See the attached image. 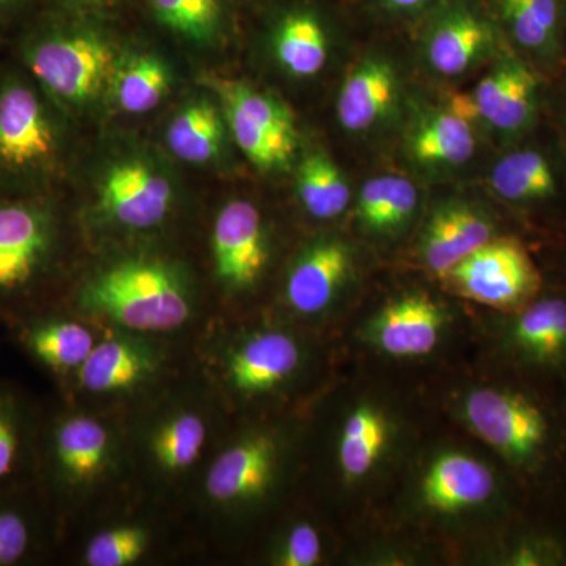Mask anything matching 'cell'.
Returning <instances> with one entry per match:
<instances>
[{"mask_svg":"<svg viewBox=\"0 0 566 566\" xmlns=\"http://www.w3.org/2000/svg\"><path fill=\"white\" fill-rule=\"evenodd\" d=\"M59 304L107 329L172 340L196 334L208 319L202 318L191 273L163 256L132 255L106 263Z\"/></svg>","mask_w":566,"mask_h":566,"instance_id":"3","label":"cell"},{"mask_svg":"<svg viewBox=\"0 0 566 566\" xmlns=\"http://www.w3.org/2000/svg\"><path fill=\"white\" fill-rule=\"evenodd\" d=\"M285 444L281 431L252 427L227 431L196 480L182 516L208 545L226 538L273 495Z\"/></svg>","mask_w":566,"mask_h":566,"instance_id":"4","label":"cell"},{"mask_svg":"<svg viewBox=\"0 0 566 566\" xmlns=\"http://www.w3.org/2000/svg\"><path fill=\"white\" fill-rule=\"evenodd\" d=\"M474 150L471 122L450 109L420 123L409 139V151L416 161L431 166H458L469 161Z\"/></svg>","mask_w":566,"mask_h":566,"instance_id":"28","label":"cell"},{"mask_svg":"<svg viewBox=\"0 0 566 566\" xmlns=\"http://www.w3.org/2000/svg\"><path fill=\"white\" fill-rule=\"evenodd\" d=\"M428 2H430V0H386L387 6L397 10L419 9V7Z\"/></svg>","mask_w":566,"mask_h":566,"instance_id":"38","label":"cell"},{"mask_svg":"<svg viewBox=\"0 0 566 566\" xmlns=\"http://www.w3.org/2000/svg\"><path fill=\"white\" fill-rule=\"evenodd\" d=\"M446 316L430 297L409 294L386 305L371 322L370 335L379 349L395 357L427 356L441 338Z\"/></svg>","mask_w":566,"mask_h":566,"instance_id":"21","label":"cell"},{"mask_svg":"<svg viewBox=\"0 0 566 566\" xmlns=\"http://www.w3.org/2000/svg\"><path fill=\"white\" fill-rule=\"evenodd\" d=\"M387 441V423L381 412L360 406L346 419L338 441V464L348 482L371 471Z\"/></svg>","mask_w":566,"mask_h":566,"instance_id":"33","label":"cell"},{"mask_svg":"<svg viewBox=\"0 0 566 566\" xmlns=\"http://www.w3.org/2000/svg\"><path fill=\"white\" fill-rule=\"evenodd\" d=\"M419 202V192L408 178L381 175L363 186L357 200L360 222L374 232H390L409 221Z\"/></svg>","mask_w":566,"mask_h":566,"instance_id":"32","label":"cell"},{"mask_svg":"<svg viewBox=\"0 0 566 566\" xmlns=\"http://www.w3.org/2000/svg\"><path fill=\"white\" fill-rule=\"evenodd\" d=\"M21 0H0V11L13 9Z\"/></svg>","mask_w":566,"mask_h":566,"instance_id":"40","label":"cell"},{"mask_svg":"<svg viewBox=\"0 0 566 566\" xmlns=\"http://www.w3.org/2000/svg\"><path fill=\"white\" fill-rule=\"evenodd\" d=\"M510 35L523 50L551 55L560 44L565 0H497Z\"/></svg>","mask_w":566,"mask_h":566,"instance_id":"26","label":"cell"},{"mask_svg":"<svg viewBox=\"0 0 566 566\" xmlns=\"http://www.w3.org/2000/svg\"><path fill=\"white\" fill-rule=\"evenodd\" d=\"M57 150V132L35 88L17 77L0 84V172H44Z\"/></svg>","mask_w":566,"mask_h":566,"instance_id":"15","label":"cell"},{"mask_svg":"<svg viewBox=\"0 0 566 566\" xmlns=\"http://www.w3.org/2000/svg\"><path fill=\"white\" fill-rule=\"evenodd\" d=\"M212 274L226 296L251 292L270 263V240L262 212L244 199L222 205L211 227Z\"/></svg>","mask_w":566,"mask_h":566,"instance_id":"14","label":"cell"},{"mask_svg":"<svg viewBox=\"0 0 566 566\" xmlns=\"http://www.w3.org/2000/svg\"><path fill=\"white\" fill-rule=\"evenodd\" d=\"M43 403L0 379V490L35 483Z\"/></svg>","mask_w":566,"mask_h":566,"instance_id":"19","label":"cell"},{"mask_svg":"<svg viewBox=\"0 0 566 566\" xmlns=\"http://www.w3.org/2000/svg\"><path fill=\"white\" fill-rule=\"evenodd\" d=\"M14 345L59 387L76 374L102 340L106 327L65 305L54 304L6 327Z\"/></svg>","mask_w":566,"mask_h":566,"instance_id":"12","label":"cell"},{"mask_svg":"<svg viewBox=\"0 0 566 566\" xmlns=\"http://www.w3.org/2000/svg\"><path fill=\"white\" fill-rule=\"evenodd\" d=\"M493 472L464 453L436 458L422 482L424 502L438 512H458L485 504L494 493Z\"/></svg>","mask_w":566,"mask_h":566,"instance_id":"23","label":"cell"},{"mask_svg":"<svg viewBox=\"0 0 566 566\" xmlns=\"http://www.w3.org/2000/svg\"><path fill=\"white\" fill-rule=\"evenodd\" d=\"M70 2L81 3V6L104 7L114 6L117 0H70Z\"/></svg>","mask_w":566,"mask_h":566,"instance_id":"39","label":"cell"},{"mask_svg":"<svg viewBox=\"0 0 566 566\" xmlns=\"http://www.w3.org/2000/svg\"><path fill=\"white\" fill-rule=\"evenodd\" d=\"M491 238L493 227L485 216L465 205H449L439 208L428 222L422 256L431 271L444 277Z\"/></svg>","mask_w":566,"mask_h":566,"instance_id":"22","label":"cell"},{"mask_svg":"<svg viewBox=\"0 0 566 566\" xmlns=\"http://www.w3.org/2000/svg\"><path fill=\"white\" fill-rule=\"evenodd\" d=\"M208 84L218 93L230 133L245 158L264 172L286 169L297 150L292 111L244 82L208 77Z\"/></svg>","mask_w":566,"mask_h":566,"instance_id":"10","label":"cell"},{"mask_svg":"<svg viewBox=\"0 0 566 566\" xmlns=\"http://www.w3.org/2000/svg\"><path fill=\"white\" fill-rule=\"evenodd\" d=\"M538 82L531 69L516 59H505L486 74L471 93L455 95L449 109L471 122L488 123L497 132L516 136L535 120Z\"/></svg>","mask_w":566,"mask_h":566,"instance_id":"16","label":"cell"},{"mask_svg":"<svg viewBox=\"0 0 566 566\" xmlns=\"http://www.w3.org/2000/svg\"><path fill=\"white\" fill-rule=\"evenodd\" d=\"M189 360L227 408L262 400L292 385L303 370L305 352L289 331L237 333L208 318L193 335Z\"/></svg>","mask_w":566,"mask_h":566,"instance_id":"5","label":"cell"},{"mask_svg":"<svg viewBox=\"0 0 566 566\" xmlns=\"http://www.w3.org/2000/svg\"><path fill=\"white\" fill-rule=\"evenodd\" d=\"M491 186L509 202H538L557 192V175L542 151L526 148L510 153L495 164Z\"/></svg>","mask_w":566,"mask_h":566,"instance_id":"30","label":"cell"},{"mask_svg":"<svg viewBox=\"0 0 566 566\" xmlns=\"http://www.w3.org/2000/svg\"><path fill=\"white\" fill-rule=\"evenodd\" d=\"M274 51L283 69L296 77H314L329 57L322 22L307 11L286 14L274 36Z\"/></svg>","mask_w":566,"mask_h":566,"instance_id":"29","label":"cell"},{"mask_svg":"<svg viewBox=\"0 0 566 566\" xmlns=\"http://www.w3.org/2000/svg\"><path fill=\"white\" fill-rule=\"evenodd\" d=\"M35 486L61 546L85 521L136 495L123 416L63 397L43 403Z\"/></svg>","mask_w":566,"mask_h":566,"instance_id":"1","label":"cell"},{"mask_svg":"<svg viewBox=\"0 0 566 566\" xmlns=\"http://www.w3.org/2000/svg\"><path fill=\"white\" fill-rule=\"evenodd\" d=\"M464 411L479 438L517 463L531 461L545 444V416L521 395L474 390L469 394Z\"/></svg>","mask_w":566,"mask_h":566,"instance_id":"17","label":"cell"},{"mask_svg":"<svg viewBox=\"0 0 566 566\" xmlns=\"http://www.w3.org/2000/svg\"><path fill=\"white\" fill-rule=\"evenodd\" d=\"M223 140L221 111L208 99L182 107L167 128V145L181 161L207 164L218 158Z\"/></svg>","mask_w":566,"mask_h":566,"instance_id":"27","label":"cell"},{"mask_svg":"<svg viewBox=\"0 0 566 566\" xmlns=\"http://www.w3.org/2000/svg\"><path fill=\"white\" fill-rule=\"evenodd\" d=\"M169 70L158 57L139 55L117 69L114 76L115 102L128 114H145L166 98L170 91Z\"/></svg>","mask_w":566,"mask_h":566,"instance_id":"34","label":"cell"},{"mask_svg":"<svg viewBox=\"0 0 566 566\" xmlns=\"http://www.w3.org/2000/svg\"><path fill=\"white\" fill-rule=\"evenodd\" d=\"M61 535L33 485L0 490V566H36L57 558Z\"/></svg>","mask_w":566,"mask_h":566,"instance_id":"18","label":"cell"},{"mask_svg":"<svg viewBox=\"0 0 566 566\" xmlns=\"http://www.w3.org/2000/svg\"><path fill=\"white\" fill-rule=\"evenodd\" d=\"M444 279L460 296L494 308L517 307L539 289L531 255L512 238H491Z\"/></svg>","mask_w":566,"mask_h":566,"instance_id":"13","label":"cell"},{"mask_svg":"<svg viewBox=\"0 0 566 566\" xmlns=\"http://www.w3.org/2000/svg\"><path fill=\"white\" fill-rule=\"evenodd\" d=\"M151 6L166 28L196 43L212 40L221 24L219 0H151Z\"/></svg>","mask_w":566,"mask_h":566,"instance_id":"36","label":"cell"},{"mask_svg":"<svg viewBox=\"0 0 566 566\" xmlns=\"http://www.w3.org/2000/svg\"><path fill=\"white\" fill-rule=\"evenodd\" d=\"M178 517L133 495L70 532L63 542L80 536L62 549L70 547L74 564L82 566L148 565L174 549L170 542L177 536L172 526Z\"/></svg>","mask_w":566,"mask_h":566,"instance_id":"8","label":"cell"},{"mask_svg":"<svg viewBox=\"0 0 566 566\" xmlns=\"http://www.w3.org/2000/svg\"><path fill=\"white\" fill-rule=\"evenodd\" d=\"M181 342L106 327L61 397L123 416L181 374Z\"/></svg>","mask_w":566,"mask_h":566,"instance_id":"6","label":"cell"},{"mask_svg":"<svg viewBox=\"0 0 566 566\" xmlns=\"http://www.w3.org/2000/svg\"><path fill=\"white\" fill-rule=\"evenodd\" d=\"M323 549L318 528L308 521H296L282 535L271 560L277 566H315L322 562Z\"/></svg>","mask_w":566,"mask_h":566,"instance_id":"37","label":"cell"},{"mask_svg":"<svg viewBox=\"0 0 566 566\" xmlns=\"http://www.w3.org/2000/svg\"><path fill=\"white\" fill-rule=\"evenodd\" d=\"M397 98V76L390 63L365 59L348 74L337 102V115L348 132H367L389 114Z\"/></svg>","mask_w":566,"mask_h":566,"instance_id":"24","label":"cell"},{"mask_svg":"<svg viewBox=\"0 0 566 566\" xmlns=\"http://www.w3.org/2000/svg\"><path fill=\"white\" fill-rule=\"evenodd\" d=\"M513 334L517 346L534 359H557L566 349V301L532 304L517 319Z\"/></svg>","mask_w":566,"mask_h":566,"instance_id":"35","label":"cell"},{"mask_svg":"<svg viewBox=\"0 0 566 566\" xmlns=\"http://www.w3.org/2000/svg\"><path fill=\"white\" fill-rule=\"evenodd\" d=\"M296 191L312 218L329 221L344 214L352 191L345 175L324 153H311L297 169Z\"/></svg>","mask_w":566,"mask_h":566,"instance_id":"31","label":"cell"},{"mask_svg":"<svg viewBox=\"0 0 566 566\" xmlns=\"http://www.w3.org/2000/svg\"><path fill=\"white\" fill-rule=\"evenodd\" d=\"M226 406L189 367L123 415L134 494L182 516L196 480L229 431Z\"/></svg>","mask_w":566,"mask_h":566,"instance_id":"2","label":"cell"},{"mask_svg":"<svg viewBox=\"0 0 566 566\" xmlns=\"http://www.w3.org/2000/svg\"><path fill=\"white\" fill-rule=\"evenodd\" d=\"M175 189L151 163L139 158L112 164L99 182V221L123 233H153L169 221Z\"/></svg>","mask_w":566,"mask_h":566,"instance_id":"11","label":"cell"},{"mask_svg":"<svg viewBox=\"0 0 566 566\" xmlns=\"http://www.w3.org/2000/svg\"><path fill=\"white\" fill-rule=\"evenodd\" d=\"M24 57L40 87L73 106L96 98L117 73L114 48L98 33L80 29H51L32 36Z\"/></svg>","mask_w":566,"mask_h":566,"instance_id":"9","label":"cell"},{"mask_svg":"<svg viewBox=\"0 0 566 566\" xmlns=\"http://www.w3.org/2000/svg\"><path fill=\"white\" fill-rule=\"evenodd\" d=\"M57 249V219L46 205L0 202V326L57 304L48 289Z\"/></svg>","mask_w":566,"mask_h":566,"instance_id":"7","label":"cell"},{"mask_svg":"<svg viewBox=\"0 0 566 566\" xmlns=\"http://www.w3.org/2000/svg\"><path fill=\"white\" fill-rule=\"evenodd\" d=\"M352 270V255L340 241L324 240L308 245L286 274L285 301L290 311L305 318L326 312Z\"/></svg>","mask_w":566,"mask_h":566,"instance_id":"20","label":"cell"},{"mask_svg":"<svg viewBox=\"0 0 566 566\" xmlns=\"http://www.w3.org/2000/svg\"><path fill=\"white\" fill-rule=\"evenodd\" d=\"M493 43L485 21L468 11H455L436 25L428 41V61L438 73L457 76L471 69Z\"/></svg>","mask_w":566,"mask_h":566,"instance_id":"25","label":"cell"}]
</instances>
